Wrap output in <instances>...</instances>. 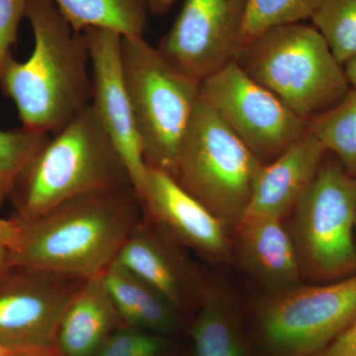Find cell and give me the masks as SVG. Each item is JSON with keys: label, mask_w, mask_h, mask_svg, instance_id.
Returning <instances> with one entry per match:
<instances>
[{"label": "cell", "mask_w": 356, "mask_h": 356, "mask_svg": "<svg viewBox=\"0 0 356 356\" xmlns=\"http://www.w3.org/2000/svg\"><path fill=\"white\" fill-rule=\"evenodd\" d=\"M142 218L133 186L77 196L35 219L17 218L20 241L11 262L15 268L79 280L102 275Z\"/></svg>", "instance_id": "1"}, {"label": "cell", "mask_w": 356, "mask_h": 356, "mask_svg": "<svg viewBox=\"0 0 356 356\" xmlns=\"http://www.w3.org/2000/svg\"><path fill=\"white\" fill-rule=\"evenodd\" d=\"M25 18L34 35L31 55L7 60L0 88L15 104L22 128L55 135L92 102L88 40L54 0H27Z\"/></svg>", "instance_id": "2"}, {"label": "cell", "mask_w": 356, "mask_h": 356, "mask_svg": "<svg viewBox=\"0 0 356 356\" xmlns=\"http://www.w3.org/2000/svg\"><path fill=\"white\" fill-rule=\"evenodd\" d=\"M125 186H133L127 168L91 104L33 156L8 199L14 217L28 221L77 196Z\"/></svg>", "instance_id": "3"}, {"label": "cell", "mask_w": 356, "mask_h": 356, "mask_svg": "<svg viewBox=\"0 0 356 356\" xmlns=\"http://www.w3.org/2000/svg\"><path fill=\"white\" fill-rule=\"evenodd\" d=\"M235 60L308 123L332 108L350 89L343 65L313 25L270 28L241 48Z\"/></svg>", "instance_id": "4"}, {"label": "cell", "mask_w": 356, "mask_h": 356, "mask_svg": "<svg viewBox=\"0 0 356 356\" xmlns=\"http://www.w3.org/2000/svg\"><path fill=\"white\" fill-rule=\"evenodd\" d=\"M121 62L145 161L173 175L201 83L173 67L144 36L122 37Z\"/></svg>", "instance_id": "5"}, {"label": "cell", "mask_w": 356, "mask_h": 356, "mask_svg": "<svg viewBox=\"0 0 356 356\" xmlns=\"http://www.w3.org/2000/svg\"><path fill=\"white\" fill-rule=\"evenodd\" d=\"M261 161L199 98L172 177L227 231L236 229L252 197Z\"/></svg>", "instance_id": "6"}, {"label": "cell", "mask_w": 356, "mask_h": 356, "mask_svg": "<svg viewBox=\"0 0 356 356\" xmlns=\"http://www.w3.org/2000/svg\"><path fill=\"white\" fill-rule=\"evenodd\" d=\"M290 232L302 271L318 280L356 268V179L339 161H322L294 207Z\"/></svg>", "instance_id": "7"}, {"label": "cell", "mask_w": 356, "mask_h": 356, "mask_svg": "<svg viewBox=\"0 0 356 356\" xmlns=\"http://www.w3.org/2000/svg\"><path fill=\"white\" fill-rule=\"evenodd\" d=\"M200 98L264 165L308 131V122L248 76L235 60L202 81Z\"/></svg>", "instance_id": "8"}, {"label": "cell", "mask_w": 356, "mask_h": 356, "mask_svg": "<svg viewBox=\"0 0 356 356\" xmlns=\"http://www.w3.org/2000/svg\"><path fill=\"white\" fill-rule=\"evenodd\" d=\"M262 334L281 356H314L356 320V275L274 293L262 304Z\"/></svg>", "instance_id": "9"}, {"label": "cell", "mask_w": 356, "mask_h": 356, "mask_svg": "<svg viewBox=\"0 0 356 356\" xmlns=\"http://www.w3.org/2000/svg\"><path fill=\"white\" fill-rule=\"evenodd\" d=\"M84 281L14 267L0 280V346L58 356V325Z\"/></svg>", "instance_id": "10"}, {"label": "cell", "mask_w": 356, "mask_h": 356, "mask_svg": "<svg viewBox=\"0 0 356 356\" xmlns=\"http://www.w3.org/2000/svg\"><path fill=\"white\" fill-rule=\"evenodd\" d=\"M247 0H184L158 50L199 83L235 60L242 43Z\"/></svg>", "instance_id": "11"}, {"label": "cell", "mask_w": 356, "mask_h": 356, "mask_svg": "<svg viewBox=\"0 0 356 356\" xmlns=\"http://www.w3.org/2000/svg\"><path fill=\"white\" fill-rule=\"evenodd\" d=\"M83 33L90 55L91 104L120 153L139 196L146 179L147 163L122 72V36L100 28H91Z\"/></svg>", "instance_id": "12"}, {"label": "cell", "mask_w": 356, "mask_h": 356, "mask_svg": "<svg viewBox=\"0 0 356 356\" xmlns=\"http://www.w3.org/2000/svg\"><path fill=\"white\" fill-rule=\"evenodd\" d=\"M139 199L143 216L179 247L213 259L228 252V231L170 173L147 165Z\"/></svg>", "instance_id": "13"}, {"label": "cell", "mask_w": 356, "mask_h": 356, "mask_svg": "<svg viewBox=\"0 0 356 356\" xmlns=\"http://www.w3.org/2000/svg\"><path fill=\"white\" fill-rule=\"evenodd\" d=\"M180 248L143 216L114 262L149 283L180 313L201 303L205 294L195 269Z\"/></svg>", "instance_id": "14"}, {"label": "cell", "mask_w": 356, "mask_h": 356, "mask_svg": "<svg viewBox=\"0 0 356 356\" xmlns=\"http://www.w3.org/2000/svg\"><path fill=\"white\" fill-rule=\"evenodd\" d=\"M327 153L307 131L277 159L262 165L242 221L257 218L282 219L308 188Z\"/></svg>", "instance_id": "15"}, {"label": "cell", "mask_w": 356, "mask_h": 356, "mask_svg": "<svg viewBox=\"0 0 356 356\" xmlns=\"http://www.w3.org/2000/svg\"><path fill=\"white\" fill-rule=\"evenodd\" d=\"M123 325L102 275L89 278L60 320L56 353L58 356H95L110 336Z\"/></svg>", "instance_id": "16"}, {"label": "cell", "mask_w": 356, "mask_h": 356, "mask_svg": "<svg viewBox=\"0 0 356 356\" xmlns=\"http://www.w3.org/2000/svg\"><path fill=\"white\" fill-rule=\"evenodd\" d=\"M282 221L257 218L241 222L236 229L243 264L275 292L299 285L302 274L291 234Z\"/></svg>", "instance_id": "17"}, {"label": "cell", "mask_w": 356, "mask_h": 356, "mask_svg": "<svg viewBox=\"0 0 356 356\" xmlns=\"http://www.w3.org/2000/svg\"><path fill=\"white\" fill-rule=\"evenodd\" d=\"M102 277L125 325L159 334L177 329L179 322L177 309L132 271L113 262Z\"/></svg>", "instance_id": "18"}, {"label": "cell", "mask_w": 356, "mask_h": 356, "mask_svg": "<svg viewBox=\"0 0 356 356\" xmlns=\"http://www.w3.org/2000/svg\"><path fill=\"white\" fill-rule=\"evenodd\" d=\"M77 33L91 28L111 30L122 37L144 36L147 24V0H54Z\"/></svg>", "instance_id": "19"}, {"label": "cell", "mask_w": 356, "mask_h": 356, "mask_svg": "<svg viewBox=\"0 0 356 356\" xmlns=\"http://www.w3.org/2000/svg\"><path fill=\"white\" fill-rule=\"evenodd\" d=\"M191 334L192 356H245L229 307L217 295L204 294Z\"/></svg>", "instance_id": "20"}, {"label": "cell", "mask_w": 356, "mask_h": 356, "mask_svg": "<svg viewBox=\"0 0 356 356\" xmlns=\"http://www.w3.org/2000/svg\"><path fill=\"white\" fill-rule=\"evenodd\" d=\"M309 131L336 154L346 172L356 175V88H351L332 108L309 122Z\"/></svg>", "instance_id": "21"}, {"label": "cell", "mask_w": 356, "mask_h": 356, "mask_svg": "<svg viewBox=\"0 0 356 356\" xmlns=\"http://www.w3.org/2000/svg\"><path fill=\"white\" fill-rule=\"evenodd\" d=\"M325 0H247L241 48L276 26L312 19ZM241 50V49H240Z\"/></svg>", "instance_id": "22"}, {"label": "cell", "mask_w": 356, "mask_h": 356, "mask_svg": "<svg viewBox=\"0 0 356 356\" xmlns=\"http://www.w3.org/2000/svg\"><path fill=\"white\" fill-rule=\"evenodd\" d=\"M311 20L341 65L356 56V0H325Z\"/></svg>", "instance_id": "23"}, {"label": "cell", "mask_w": 356, "mask_h": 356, "mask_svg": "<svg viewBox=\"0 0 356 356\" xmlns=\"http://www.w3.org/2000/svg\"><path fill=\"white\" fill-rule=\"evenodd\" d=\"M51 135L33 132L21 127L11 131L0 130V185L11 191L21 172Z\"/></svg>", "instance_id": "24"}, {"label": "cell", "mask_w": 356, "mask_h": 356, "mask_svg": "<svg viewBox=\"0 0 356 356\" xmlns=\"http://www.w3.org/2000/svg\"><path fill=\"white\" fill-rule=\"evenodd\" d=\"M168 343L163 334L123 325L105 341L95 356H163Z\"/></svg>", "instance_id": "25"}, {"label": "cell", "mask_w": 356, "mask_h": 356, "mask_svg": "<svg viewBox=\"0 0 356 356\" xmlns=\"http://www.w3.org/2000/svg\"><path fill=\"white\" fill-rule=\"evenodd\" d=\"M27 0H0V74L17 41L18 27L25 17Z\"/></svg>", "instance_id": "26"}, {"label": "cell", "mask_w": 356, "mask_h": 356, "mask_svg": "<svg viewBox=\"0 0 356 356\" xmlns=\"http://www.w3.org/2000/svg\"><path fill=\"white\" fill-rule=\"evenodd\" d=\"M314 356H356V320L341 336Z\"/></svg>", "instance_id": "27"}, {"label": "cell", "mask_w": 356, "mask_h": 356, "mask_svg": "<svg viewBox=\"0 0 356 356\" xmlns=\"http://www.w3.org/2000/svg\"><path fill=\"white\" fill-rule=\"evenodd\" d=\"M21 226L16 217L4 219L0 217V248L13 252L19 243Z\"/></svg>", "instance_id": "28"}, {"label": "cell", "mask_w": 356, "mask_h": 356, "mask_svg": "<svg viewBox=\"0 0 356 356\" xmlns=\"http://www.w3.org/2000/svg\"><path fill=\"white\" fill-rule=\"evenodd\" d=\"M177 0H147V8L154 15H163L172 9Z\"/></svg>", "instance_id": "29"}, {"label": "cell", "mask_w": 356, "mask_h": 356, "mask_svg": "<svg viewBox=\"0 0 356 356\" xmlns=\"http://www.w3.org/2000/svg\"><path fill=\"white\" fill-rule=\"evenodd\" d=\"M14 268L10 259V252L6 248H0V280Z\"/></svg>", "instance_id": "30"}, {"label": "cell", "mask_w": 356, "mask_h": 356, "mask_svg": "<svg viewBox=\"0 0 356 356\" xmlns=\"http://www.w3.org/2000/svg\"><path fill=\"white\" fill-rule=\"evenodd\" d=\"M344 72L351 88H356V56L343 65Z\"/></svg>", "instance_id": "31"}, {"label": "cell", "mask_w": 356, "mask_h": 356, "mask_svg": "<svg viewBox=\"0 0 356 356\" xmlns=\"http://www.w3.org/2000/svg\"><path fill=\"white\" fill-rule=\"evenodd\" d=\"M6 199H8V192L0 185V206L4 203Z\"/></svg>", "instance_id": "32"}, {"label": "cell", "mask_w": 356, "mask_h": 356, "mask_svg": "<svg viewBox=\"0 0 356 356\" xmlns=\"http://www.w3.org/2000/svg\"><path fill=\"white\" fill-rule=\"evenodd\" d=\"M8 356H56V355H38V353H13V355H10Z\"/></svg>", "instance_id": "33"}, {"label": "cell", "mask_w": 356, "mask_h": 356, "mask_svg": "<svg viewBox=\"0 0 356 356\" xmlns=\"http://www.w3.org/2000/svg\"><path fill=\"white\" fill-rule=\"evenodd\" d=\"M13 353H13V351L7 350L4 346H0V356H8L13 355Z\"/></svg>", "instance_id": "34"}, {"label": "cell", "mask_w": 356, "mask_h": 356, "mask_svg": "<svg viewBox=\"0 0 356 356\" xmlns=\"http://www.w3.org/2000/svg\"><path fill=\"white\" fill-rule=\"evenodd\" d=\"M355 234H356V219H355Z\"/></svg>", "instance_id": "35"}]
</instances>
